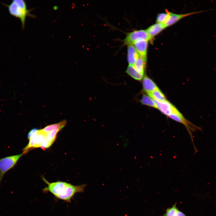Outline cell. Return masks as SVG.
I'll use <instances>...</instances> for the list:
<instances>
[{
  "label": "cell",
  "instance_id": "obj_18",
  "mask_svg": "<svg viewBox=\"0 0 216 216\" xmlns=\"http://www.w3.org/2000/svg\"><path fill=\"white\" fill-rule=\"evenodd\" d=\"M176 203V202L171 207L167 208L165 213L162 216H177L179 209L177 207Z\"/></svg>",
  "mask_w": 216,
  "mask_h": 216
},
{
  "label": "cell",
  "instance_id": "obj_23",
  "mask_svg": "<svg viewBox=\"0 0 216 216\" xmlns=\"http://www.w3.org/2000/svg\"><path fill=\"white\" fill-rule=\"evenodd\" d=\"M38 130V129L36 128H34L31 130L28 134V140L32 136L35 134Z\"/></svg>",
  "mask_w": 216,
  "mask_h": 216
},
{
  "label": "cell",
  "instance_id": "obj_10",
  "mask_svg": "<svg viewBox=\"0 0 216 216\" xmlns=\"http://www.w3.org/2000/svg\"><path fill=\"white\" fill-rule=\"evenodd\" d=\"M165 28L164 23H156L149 27L146 30L148 35L153 38Z\"/></svg>",
  "mask_w": 216,
  "mask_h": 216
},
{
  "label": "cell",
  "instance_id": "obj_4",
  "mask_svg": "<svg viewBox=\"0 0 216 216\" xmlns=\"http://www.w3.org/2000/svg\"><path fill=\"white\" fill-rule=\"evenodd\" d=\"M152 39L148 35L146 30L140 29L128 33L123 41L124 45H133L139 40H146L149 41Z\"/></svg>",
  "mask_w": 216,
  "mask_h": 216
},
{
  "label": "cell",
  "instance_id": "obj_21",
  "mask_svg": "<svg viewBox=\"0 0 216 216\" xmlns=\"http://www.w3.org/2000/svg\"><path fill=\"white\" fill-rule=\"evenodd\" d=\"M166 13H161L157 16L156 23H164L167 19L169 15V11L166 10Z\"/></svg>",
  "mask_w": 216,
  "mask_h": 216
},
{
  "label": "cell",
  "instance_id": "obj_17",
  "mask_svg": "<svg viewBox=\"0 0 216 216\" xmlns=\"http://www.w3.org/2000/svg\"><path fill=\"white\" fill-rule=\"evenodd\" d=\"M140 102L143 104L157 108L156 106L153 99L149 96L146 95L144 94L142 95L140 100Z\"/></svg>",
  "mask_w": 216,
  "mask_h": 216
},
{
  "label": "cell",
  "instance_id": "obj_3",
  "mask_svg": "<svg viewBox=\"0 0 216 216\" xmlns=\"http://www.w3.org/2000/svg\"><path fill=\"white\" fill-rule=\"evenodd\" d=\"M23 154L22 153L0 159V184L5 174L14 166Z\"/></svg>",
  "mask_w": 216,
  "mask_h": 216
},
{
  "label": "cell",
  "instance_id": "obj_11",
  "mask_svg": "<svg viewBox=\"0 0 216 216\" xmlns=\"http://www.w3.org/2000/svg\"><path fill=\"white\" fill-rule=\"evenodd\" d=\"M142 84L143 89L147 94L152 92L158 88L155 83L147 76L143 78Z\"/></svg>",
  "mask_w": 216,
  "mask_h": 216
},
{
  "label": "cell",
  "instance_id": "obj_14",
  "mask_svg": "<svg viewBox=\"0 0 216 216\" xmlns=\"http://www.w3.org/2000/svg\"><path fill=\"white\" fill-rule=\"evenodd\" d=\"M126 72L132 77L136 80H141L144 76V75L136 70L133 65H128Z\"/></svg>",
  "mask_w": 216,
  "mask_h": 216
},
{
  "label": "cell",
  "instance_id": "obj_2",
  "mask_svg": "<svg viewBox=\"0 0 216 216\" xmlns=\"http://www.w3.org/2000/svg\"><path fill=\"white\" fill-rule=\"evenodd\" d=\"M2 4L8 8V11L10 15L20 20L22 29L25 28L27 16L35 17L34 15L30 13L32 9H27L26 3L24 0H13L9 4L3 3Z\"/></svg>",
  "mask_w": 216,
  "mask_h": 216
},
{
  "label": "cell",
  "instance_id": "obj_15",
  "mask_svg": "<svg viewBox=\"0 0 216 216\" xmlns=\"http://www.w3.org/2000/svg\"><path fill=\"white\" fill-rule=\"evenodd\" d=\"M47 133L43 131L42 129L38 130L37 132L35 144L34 148L40 147L41 144L45 140Z\"/></svg>",
  "mask_w": 216,
  "mask_h": 216
},
{
  "label": "cell",
  "instance_id": "obj_9",
  "mask_svg": "<svg viewBox=\"0 0 216 216\" xmlns=\"http://www.w3.org/2000/svg\"><path fill=\"white\" fill-rule=\"evenodd\" d=\"M127 46L128 62L129 65H134L140 55L133 45Z\"/></svg>",
  "mask_w": 216,
  "mask_h": 216
},
{
  "label": "cell",
  "instance_id": "obj_12",
  "mask_svg": "<svg viewBox=\"0 0 216 216\" xmlns=\"http://www.w3.org/2000/svg\"><path fill=\"white\" fill-rule=\"evenodd\" d=\"M146 62V58L142 57L140 56L133 65L136 70L143 75L144 74Z\"/></svg>",
  "mask_w": 216,
  "mask_h": 216
},
{
  "label": "cell",
  "instance_id": "obj_1",
  "mask_svg": "<svg viewBox=\"0 0 216 216\" xmlns=\"http://www.w3.org/2000/svg\"><path fill=\"white\" fill-rule=\"evenodd\" d=\"M42 179L47 185L43 189L44 192H50L56 198L68 202L76 193L83 192L86 186L85 184L74 185L61 181L50 183L44 178Z\"/></svg>",
  "mask_w": 216,
  "mask_h": 216
},
{
  "label": "cell",
  "instance_id": "obj_8",
  "mask_svg": "<svg viewBox=\"0 0 216 216\" xmlns=\"http://www.w3.org/2000/svg\"><path fill=\"white\" fill-rule=\"evenodd\" d=\"M148 41L146 40H140L135 42L133 44L140 55L143 58H147Z\"/></svg>",
  "mask_w": 216,
  "mask_h": 216
},
{
  "label": "cell",
  "instance_id": "obj_7",
  "mask_svg": "<svg viewBox=\"0 0 216 216\" xmlns=\"http://www.w3.org/2000/svg\"><path fill=\"white\" fill-rule=\"evenodd\" d=\"M208 10H202L184 14H176L169 11L168 17L164 24L166 28L174 24L186 16Z\"/></svg>",
  "mask_w": 216,
  "mask_h": 216
},
{
  "label": "cell",
  "instance_id": "obj_13",
  "mask_svg": "<svg viewBox=\"0 0 216 216\" xmlns=\"http://www.w3.org/2000/svg\"><path fill=\"white\" fill-rule=\"evenodd\" d=\"M66 123V121L63 120L59 123L48 125L42 130L47 133L54 130H61L65 126Z\"/></svg>",
  "mask_w": 216,
  "mask_h": 216
},
{
  "label": "cell",
  "instance_id": "obj_5",
  "mask_svg": "<svg viewBox=\"0 0 216 216\" xmlns=\"http://www.w3.org/2000/svg\"><path fill=\"white\" fill-rule=\"evenodd\" d=\"M153 99L157 108L164 114L169 116L172 114H178L180 113L174 106L166 100L160 101Z\"/></svg>",
  "mask_w": 216,
  "mask_h": 216
},
{
  "label": "cell",
  "instance_id": "obj_6",
  "mask_svg": "<svg viewBox=\"0 0 216 216\" xmlns=\"http://www.w3.org/2000/svg\"><path fill=\"white\" fill-rule=\"evenodd\" d=\"M168 116L171 118L182 124L185 126L190 134L193 142L192 131H194L196 129V128L197 129L198 128L186 119L181 113L178 114H172Z\"/></svg>",
  "mask_w": 216,
  "mask_h": 216
},
{
  "label": "cell",
  "instance_id": "obj_19",
  "mask_svg": "<svg viewBox=\"0 0 216 216\" xmlns=\"http://www.w3.org/2000/svg\"><path fill=\"white\" fill-rule=\"evenodd\" d=\"M37 134V132L32 136L29 139V141L28 144L23 149L22 153L23 154L26 153L28 152L29 149L31 148H34Z\"/></svg>",
  "mask_w": 216,
  "mask_h": 216
},
{
  "label": "cell",
  "instance_id": "obj_20",
  "mask_svg": "<svg viewBox=\"0 0 216 216\" xmlns=\"http://www.w3.org/2000/svg\"><path fill=\"white\" fill-rule=\"evenodd\" d=\"M60 130H55L48 133L45 140L53 143L56 140L57 133Z\"/></svg>",
  "mask_w": 216,
  "mask_h": 216
},
{
  "label": "cell",
  "instance_id": "obj_22",
  "mask_svg": "<svg viewBox=\"0 0 216 216\" xmlns=\"http://www.w3.org/2000/svg\"><path fill=\"white\" fill-rule=\"evenodd\" d=\"M53 143L45 140L41 144L40 147L42 149L47 148L51 146Z\"/></svg>",
  "mask_w": 216,
  "mask_h": 216
},
{
  "label": "cell",
  "instance_id": "obj_24",
  "mask_svg": "<svg viewBox=\"0 0 216 216\" xmlns=\"http://www.w3.org/2000/svg\"><path fill=\"white\" fill-rule=\"evenodd\" d=\"M177 216H188L183 212L180 210H178Z\"/></svg>",
  "mask_w": 216,
  "mask_h": 216
},
{
  "label": "cell",
  "instance_id": "obj_16",
  "mask_svg": "<svg viewBox=\"0 0 216 216\" xmlns=\"http://www.w3.org/2000/svg\"><path fill=\"white\" fill-rule=\"evenodd\" d=\"M148 94L153 99L159 101H162L166 100L164 95L159 88Z\"/></svg>",
  "mask_w": 216,
  "mask_h": 216
}]
</instances>
